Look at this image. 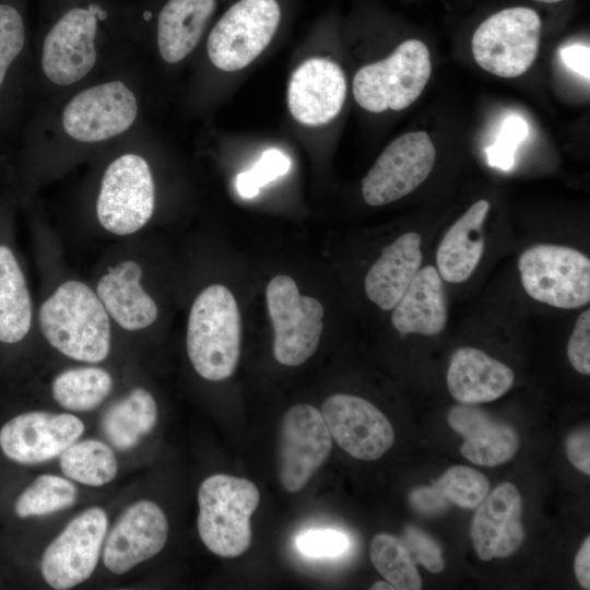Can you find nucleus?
<instances>
[{
    "label": "nucleus",
    "instance_id": "nucleus-1",
    "mask_svg": "<svg viewBox=\"0 0 590 590\" xmlns=\"http://www.w3.org/2000/svg\"><path fill=\"white\" fill-rule=\"evenodd\" d=\"M38 318L45 339L67 357L101 363L108 356L109 317L86 284L73 280L62 283L43 303Z\"/></svg>",
    "mask_w": 590,
    "mask_h": 590
},
{
    "label": "nucleus",
    "instance_id": "nucleus-2",
    "mask_svg": "<svg viewBox=\"0 0 590 590\" xmlns=\"http://www.w3.org/2000/svg\"><path fill=\"white\" fill-rule=\"evenodd\" d=\"M186 342L189 359L202 378L221 381L234 374L240 356L241 319L226 286L212 284L196 297Z\"/></svg>",
    "mask_w": 590,
    "mask_h": 590
},
{
    "label": "nucleus",
    "instance_id": "nucleus-3",
    "mask_svg": "<svg viewBox=\"0 0 590 590\" xmlns=\"http://www.w3.org/2000/svg\"><path fill=\"white\" fill-rule=\"evenodd\" d=\"M260 502L258 487L249 480L217 473L198 489V532L213 554L232 558L244 554L252 534L250 518Z\"/></svg>",
    "mask_w": 590,
    "mask_h": 590
},
{
    "label": "nucleus",
    "instance_id": "nucleus-4",
    "mask_svg": "<svg viewBox=\"0 0 590 590\" xmlns=\"http://www.w3.org/2000/svg\"><path fill=\"white\" fill-rule=\"evenodd\" d=\"M430 72L427 46L418 39H408L388 58L356 72L353 95L356 103L370 113L402 110L421 95Z\"/></svg>",
    "mask_w": 590,
    "mask_h": 590
},
{
    "label": "nucleus",
    "instance_id": "nucleus-5",
    "mask_svg": "<svg viewBox=\"0 0 590 590\" xmlns=\"http://www.w3.org/2000/svg\"><path fill=\"white\" fill-rule=\"evenodd\" d=\"M518 270L523 290L540 303L577 309L590 302V260L575 248L533 245L519 256Z\"/></svg>",
    "mask_w": 590,
    "mask_h": 590
},
{
    "label": "nucleus",
    "instance_id": "nucleus-6",
    "mask_svg": "<svg viewBox=\"0 0 590 590\" xmlns=\"http://www.w3.org/2000/svg\"><path fill=\"white\" fill-rule=\"evenodd\" d=\"M542 22L530 8L512 7L494 13L472 36V55L487 72L502 78L526 73L538 56Z\"/></svg>",
    "mask_w": 590,
    "mask_h": 590
},
{
    "label": "nucleus",
    "instance_id": "nucleus-7",
    "mask_svg": "<svg viewBox=\"0 0 590 590\" xmlns=\"http://www.w3.org/2000/svg\"><path fill=\"white\" fill-rule=\"evenodd\" d=\"M283 17L280 0H235L214 24L208 55L220 70L232 72L251 63L271 43Z\"/></svg>",
    "mask_w": 590,
    "mask_h": 590
},
{
    "label": "nucleus",
    "instance_id": "nucleus-8",
    "mask_svg": "<svg viewBox=\"0 0 590 590\" xmlns=\"http://www.w3.org/2000/svg\"><path fill=\"white\" fill-rule=\"evenodd\" d=\"M267 306L274 331L273 354L286 366H299L316 352L322 332V304L300 295L288 275H276L266 290Z\"/></svg>",
    "mask_w": 590,
    "mask_h": 590
},
{
    "label": "nucleus",
    "instance_id": "nucleus-9",
    "mask_svg": "<svg viewBox=\"0 0 590 590\" xmlns=\"http://www.w3.org/2000/svg\"><path fill=\"white\" fill-rule=\"evenodd\" d=\"M155 204L154 182L146 161L125 154L106 169L96 203L101 225L117 235H129L151 219Z\"/></svg>",
    "mask_w": 590,
    "mask_h": 590
},
{
    "label": "nucleus",
    "instance_id": "nucleus-10",
    "mask_svg": "<svg viewBox=\"0 0 590 590\" xmlns=\"http://www.w3.org/2000/svg\"><path fill=\"white\" fill-rule=\"evenodd\" d=\"M108 519L101 507H91L73 518L46 547L40 574L52 589L67 590L87 580L94 573Z\"/></svg>",
    "mask_w": 590,
    "mask_h": 590
},
{
    "label": "nucleus",
    "instance_id": "nucleus-11",
    "mask_svg": "<svg viewBox=\"0 0 590 590\" xmlns=\"http://www.w3.org/2000/svg\"><path fill=\"white\" fill-rule=\"evenodd\" d=\"M435 161L436 149L426 132L398 137L364 177L362 194L365 202L379 206L408 196L429 176Z\"/></svg>",
    "mask_w": 590,
    "mask_h": 590
},
{
    "label": "nucleus",
    "instance_id": "nucleus-12",
    "mask_svg": "<svg viewBox=\"0 0 590 590\" xmlns=\"http://www.w3.org/2000/svg\"><path fill=\"white\" fill-rule=\"evenodd\" d=\"M332 449V437L321 412L299 403L283 415L278 439V476L290 493L300 491Z\"/></svg>",
    "mask_w": 590,
    "mask_h": 590
},
{
    "label": "nucleus",
    "instance_id": "nucleus-13",
    "mask_svg": "<svg viewBox=\"0 0 590 590\" xmlns=\"http://www.w3.org/2000/svg\"><path fill=\"white\" fill-rule=\"evenodd\" d=\"M73 414L25 411L0 425V453L17 465H36L59 457L84 433Z\"/></svg>",
    "mask_w": 590,
    "mask_h": 590
},
{
    "label": "nucleus",
    "instance_id": "nucleus-14",
    "mask_svg": "<svg viewBox=\"0 0 590 590\" xmlns=\"http://www.w3.org/2000/svg\"><path fill=\"white\" fill-rule=\"evenodd\" d=\"M137 99L120 81L90 87L75 95L62 114L64 131L81 142H97L126 131L135 120Z\"/></svg>",
    "mask_w": 590,
    "mask_h": 590
},
{
    "label": "nucleus",
    "instance_id": "nucleus-15",
    "mask_svg": "<svg viewBox=\"0 0 590 590\" xmlns=\"http://www.w3.org/2000/svg\"><path fill=\"white\" fill-rule=\"evenodd\" d=\"M331 437L352 457L374 461L394 441L392 425L369 401L352 394L329 397L321 408Z\"/></svg>",
    "mask_w": 590,
    "mask_h": 590
},
{
    "label": "nucleus",
    "instance_id": "nucleus-16",
    "mask_svg": "<svg viewBox=\"0 0 590 590\" xmlns=\"http://www.w3.org/2000/svg\"><path fill=\"white\" fill-rule=\"evenodd\" d=\"M97 16L101 10L93 4L73 8L50 28L44 40L42 66L51 82L69 85L91 71L96 61Z\"/></svg>",
    "mask_w": 590,
    "mask_h": 590
},
{
    "label": "nucleus",
    "instance_id": "nucleus-17",
    "mask_svg": "<svg viewBox=\"0 0 590 590\" xmlns=\"http://www.w3.org/2000/svg\"><path fill=\"white\" fill-rule=\"evenodd\" d=\"M168 536V521L161 507L140 499L127 507L105 536L104 566L115 575H123L158 554Z\"/></svg>",
    "mask_w": 590,
    "mask_h": 590
},
{
    "label": "nucleus",
    "instance_id": "nucleus-18",
    "mask_svg": "<svg viewBox=\"0 0 590 590\" xmlns=\"http://www.w3.org/2000/svg\"><path fill=\"white\" fill-rule=\"evenodd\" d=\"M346 96L342 69L326 58H309L292 74L287 105L300 123L319 126L339 115Z\"/></svg>",
    "mask_w": 590,
    "mask_h": 590
},
{
    "label": "nucleus",
    "instance_id": "nucleus-19",
    "mask_svg": "<svg viewBox=\"0 0 590 590\" xmlns=\"http://www.w3.org/2000/svg\"><path fill=\"white\" fill-rule=\"evenodd\" d=\"M522 498L517 487L504 482L477 506L471 524V539L482 560L508 557L524 539L521 522Z\"/></svg>",
    "mask_w": 590,
    "mask_h": 590
},
{
    "label": "nucleus",
    "instance_id": "nucleus-20",
    "mask_svg": "<svg viewBox=\"0 0 590 590\" xmlns=\"http://www.w3.org/2000/svg\"><path fill=\"white\" fill-rule=\"evenodd\" d=\"M510 367L476 347H460L451 356L447 387L451 396L465 404L494 401L514 385Z\"/></svg>",
    "mask_w": 590,
    "mask_h": 590
},
{
    "label": "nucleus",
    "instance_id": "nucleus-21",
    "mask_svg": "<svg viewBox=\"0 0 590 590\" xmlns=\"http://www.w3.org/2000/svg\"><path fill=\"white\" fill-rule=\"evenodd\" d=\"M142 269L133 260L110 268L97 282L96 294L107 314L129 331L150 327L158 309L140 281Z\"/></svg>",
    "mask_w": 590,
    "mask_h": 590
},
{
    "label": "nucleus",
    "instance_id": "nucleus-22",
    "mask_svg": "<svg viewBox=\"0 0 590 590\" xmlns=\"http://www.w3.org/2000/svg\"><path fill=\"white\" fill-rule=\"evenodd\" d=\"M422 238L408 232L386 246L368 270L364 287L367 297L382 310H391L421 269Z\"/></svg>",
    "mask_w": 590,
    "mask_h": 590
},
{
    "label": "nucleus",
    "instance_id": "nucleus-23",
    "mask_svg": "<svg viewBox=\"0 0 590 590\" xmlns=\"http://www.w3.org/2000/svg\"><path fill=\"white\" fill-rule=\"evenodd\" d=\"M447 319L442 279L435 267L426 266L392 308L391 322L402 334L435 335L445 329Z\"/></svg>",
    "mask_w": 590,
    "mask_h": 590
},
{
    "label": "nucleus",
    "instance_id": "nucleus-24",
    "mask_svg": "<svg viewBox=\"0 0 590 590\" xmlns=\"http://www.w3.org/2000/svg\"><path fill=\"white\" fill-rule=\"evenodd\" d=\"M487 200L473 203L446 232L436 251L437 271L448 283L467 281L484 251L483 225L489 211Z\"/></svg>",
    "mask_w": 590,
    "mask_h": 590
},
{
    "label": "nucleus",
    "instance_id": "nucleus-25",
    "mask_svg": "<svg viewBox=\"0 0 590 590\" xmlns=\"http://www.w3.org/2000/svg\"><path fill=\"white\" fill-rule=\"evenodd\" d=\"M219 0H167L157 15V45L161 57L176 63L199 43Z\"/></svg>",
    "mask_w": 590,
    "mask_h": 590
},
{
    "label": "nucleus",
    "instance_id": "nucleus-26",
    "mask_svg": "<svg viewBox=\"0 0 590 590\" xmlns=\"http://www.w3.org/2000/svg\"><path fill=\"white\" fill-rule=\"evenodd\" d=\"M31 324L32 299L26 279L12 250L0 245V342H21Z\"/></svg>",
    "mask_w": 590,
    "mask_h": 590
},
{
    "label": "nucleus",
    "instance_id": "nucleus-27",
    "mask_svg": "<svg viewBox=\"0 0 590 590\" xmlns=\"http://www.w3.org/2000/svg\"><path fill=\"white\" fill-rule=\"evenodd\" d=\"M155 399L144 388H134L104 413L102 428L113 446L125 451L135 447L156 425Z\"/></svg>",
    "mask_w": 590,
    "mask_h": 590
},
{
    "label": "nucleus",
    "instance_id": "nucleus-28",
    "mask_svg": "<svg viewBox=\"0 0 590 590\" xmlns=\"http://www.w3.org/2000/svg\"><path fill=\"white\" fill-rule=\"evenodd\" d=\"M110 374L101 367H76L57 375L51 385L55 401L66 410L87 412L97 408L111 392Z\"/></svg>",
    "mask_w": 590,
    "mask_h": 590
},
{
    "label": "nucleus",
    "instance_id": "nucleus-29",
    "mask_svg": "<svg viewBox=\"0 0 590 590\" xmlns=\"http://www.w3.org/2000/svg\"><path fill=\"white\" fill-rule=\"evenodd\" d=\"M59 457L60 469L66 477L86 486L108 484L118 472L113 448L98 439L76 440Z\"/></svg>",
    "mask_w": 590,
    "mask_h": 590
},
{
    "label": "nucleus",
    "instance_id": "nucleus-30",
    "mask_svg": "<svg viewBox=\"0 0 590 590\" xmlns=\"http://www.w3.org/2000/svg\"><path fill=\"white\" fill-rule=\"evenodd\" d=\"M76 497L78 488L68 479L40 474L13 500L12 512L19 519L42 517L73 506Z\"/></svg>",
    "mask_w": 590,
    "mask_h": 590
},
{
    "label": "nucleus",
    "instance_id": "nucleus-31",
    "mask_svg": "<svg viewBox=\"0 0 590 590\" xmlns=\"http://www.w3.org/2000/svg\"><path fill=\"white\" fill-rule=\"evenodd\" d=\"M370 560L393 589L418 590L422 580L402 540L388 533L377 534L370 543Z\"/></svg>",
    "mask_w": 590,
    "mask_h": 590
},
{
    "label": "nucleus",
    "instance_id": "nucleus-32",
    "mask_svg": "<svg viewBox=\"0 0 590 590\" xmlns=\"http://www.w3.org/2000/svg\"><path fill=\"white\" fill-rule=\"evenodd\" d=\"M519 447L516 432L492 418L464 438L460 448L465 459L483 467H495L511 459Z\"/></svg>",
    "mask_w": 590,
    "mask_h": 590
},
{
    "label": "nucleus",
    "instance_id": "nucleus-33",
    "mask_svg": "<svg viewBox=\"0 0 590 590\" xmlns=\"http://www.w3.org/2000/svg\"><path fill=\"white\" fill-rule=\"evenodd\" d=\"M432 484L451 503L465 509L476 508L489 491L488 480L481 472L464 465L449 468Z\"/></svg>",
    "mask_w": 590,
    "mask_h": 590
},
{
    "label": "nucleus",
    "instance_id": "nucleus-34",
    "mask_svg": "<svg viewBox=\"0 0 590 590\" xmlns=\"http://www.w3.org/2000/svg\"><path fill=\"white\" fill-rule=\"evenodd\" d=\"M290 158L278 149L263 152L256 165L239 173L236 177V189L244 198H253L264 185L287 173Z\"/></svg>",
    "mask_w": 590,
    "mask_h": 590
},
{
    "label": "nucleus",
    "instance_id": "nucleus-35",
    "mask_svg": "<svg viewBox=\"0 0 590 590\" xmlns=\"http://www.w3.org/2000/svg\"><path fill=\"white\" fill-rule=\"evenodd\" d=\"M24 25L19 11L0 3V86L12 61L24 45Z\"/></svg>",
    "mask_w": 590,
    "mask_h": 590
},
{
    "label": "nucleus",
    "instance_id": "nucleus-36",
    "mask_svg": "<svg viewBox=\"0 0 590 590\" xmlns=\"http://www.w3.org/2000/svg\"><path fill=\"white\" fill-rule=\"evenodd\" d=\"M528 125L519 116H510L502 125L496 142L487 149L488 164L509 169L514 164L515 151L526 139Z\"/></svg>",
    "mask_w": 590,
    "mask_h": 590
},
{
    "label": "nucleus",
    "instance_id": "nucleus-37",
    "mask_svg": "<svg viewBox=\"0 0 590 590\" xmlns=\"http://www.w3.org/2000/svg\"><path fill=\"white\" fill-rule=\"evenodd\" d=\"M297 550L308 557H337L350 546V540L343 532L332 529H316L300 533L296 538Z\"/></svg>",
    "mask_w": 590,
    "mask_h": 590
},
{
    "label": "nucleus",
    "instance_id": "nucleus-38",
    "mask_svg": "<svg viewBox=\"0 0 590 590\" xmlns=\"http://www.w3.org/2000/svg\"><path fill=\"white\" fill-rule=\"evenodd\" d=\"M402 541L415 563L434 574L442 571L445 562L441 548L433 538L421 529L409 526Z\"/></svg>",
    "mask_w": 590,
    "mask_h": 590
},
{
    "label": "nucleus",
    "instance_id": "nucleus-39",
    "mask_svg": "<svg viewBox=\"0 0 590 590\" xmlns=\"http://www.w3.org/2000/svg\"><path fill=\"white\" fill-rule=\"evenodd\" d=\"M567 357L578 373L590 374V309L576 319L567 343Z\"/></svg>",
    "mask_w": 590,
    "mask_h": 590
},
{
    "label": "nucleus",
    "instance_id": "nucleus-40",
    "mask_svg": "<svg viewBox=\"0 0 590 590\" xmlns=\"http://www.w3.org/2000/svg\"><path fill=\"white\" fill-rule=\"evenodd\" d=\"M489 420L491 417L484 411L468 406H455L448 414V423L451 428L464 438Z\"/></svg>",
    "mask_w": 590,
    "mask_h": 590
},
{
    "label": "nucleus",
    "instance_id": "nucleus-41",
    "mask_svg": "<svg viewBox=\"0 0 590 590\" xmlns=\"http://www.w3.org/2000/svg\"><path fill=\"white\" fill-rule=\"evenodd\" d=\"M448 502L434 485L416 487L410 494L412 507L424 516L441 514L447 509Z\"/></svg>",
    "mask_w": 590,
    "mask_h": 590
},
{
    "label": "nucleus",
    "instance_id": "nucleus-42",
    "mask_svg": "<svg viewBox=\"0 0 590 590\" xmlns=\"http://www.w3.org/2000/svg\"><path fill=\"white\" fill-rule=\"evenodd\" d=\"M569 461L581 472L590 474V435L588 428L573 432L566 439Z\"/></svg>",
    "mask_w": 590,
    "mask_h": 590
},
{
    "label": "nucleus",
    "instance_id": "nucleus-43",
    "mask_svg": "<svg viewBox=\"0 0 590 590\" xmlns=\"http://www.w3.org/2000/svg\"><path fill=\"white\" fill-rule=\"evenodd\" d=\"M562 61L574 72L589 80L590 49L589 46L574 44L559 50Z\"/></svg>",
    "mask_w": 590,
    "mask_h": 590
},
{
    "label": "nucleus",
    "instance_id": "nucleus-44",
    "mask_svg": "<svg viewBox=\"0 0 590 590\" xmlns=\"http://www.w3.org/2000/svg\"><path fill=\"white\" fill-rule=\"evenodd\" d=\"M575 575L583 589L590 588V538L581 544L575 558Z\"/></svg>",
    "mask_w": 590,
    "mask_h": 590
},
{
    "label": "nucleus",
    "instance_id": "nucleus-45",
    "mask_svg": "<svg viewBox=\"0 0 590 590\" xmlns=\"http://www.w3.org/2000/svg\"><path fill=\"white\" fill-rule=\"evenodd\" d=\"M370 589H373V590H392L393 587L388 581H377L370 587Z\"/></svg>",
    "mask_w": 590,
    "mask_h": 590
},
{
    "label": "nucleus",
    "instance_id": "nucleus-46",
    "mask_svg": "<svg viewBox=\"0 0 590 590\" xmlns=\"http://www.w3.org/2000/svg\"><path fill=\"white\" fill-rule=\"evenodd\" d=\"M535 1L544 2V3H555V2H559V1H563V0H535Z\"/></svg>",
    "mask_w": 590,
    "mask_h": 590
}]
</instances>
